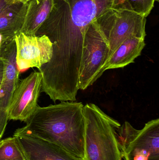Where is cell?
I'll return each mask as SVG.
<instances>
[{
	"label": "cell",
	"instance_id": "cell-14",
	"mask_svg": "<svg viewBox=\"0 0 159 160\" xmlns=\"http://www.w3.org/2000/svg\"><path fill=\"white\" fill-rule=\"evenodd\" d=\"M155 0H113L111 8L134 12L146 18L154 7Z\"/></svg>",
	"mask_w": 159,
	"mask_h": 160
},
{
	"label": "cell",
	"instance_id": "cell-11",
	"mask_svg": "<svg viewBox=\"0 0 159 160\" xmlns=\"http://www.w3.org/2000/svg\"><path fill=\"white\" fill-rule=\"evenodd\" d=\"M146 46L144 38H129L124 41L108 59L105 71L123 68L132 63L141 55Z\"/></svg>",
	"mask_w": 159,
	"mask_h": 160
},
{
	"label": "cell",
	"instance_id": "cell-20",
	"mask_svg": "<svg viewBox=\"0 0 159 160\" xmlns=\"http://www.w3.org/2000/svg\"><path fill=\"white\" fill-rule=\"evenodd\" d=\"M7 44H8V43H7ZM7 44L6 45H4V46H0V55H1V53H2V51L3 49L4 48V47H5Z\"/></svg>",
	"mask_w": 159,
	"mask_h": 160
},
{
	"label": "cell",
	"instance_id": "cell-6",
	"mask_svg": "<svg viewBox=\"0 0 159 160\" xmlns=\"http://www.w3.org/2000/svg\"><path fill=\"white\" fill-rule=\"evenodd\" d=\"M96 21L108 41L110 57L126 39L132 37L145 38L146 36V18L134 12L109 8Z\"/></svg>",
	"mask_w": 159,
	"mask_h": 160
},
{
	"label": "cell",
	"instance_id": "cell-19",
	"mask_svg": "<svg viewBox=\"0 0 159 160\" xmlns=\"http://www.w3.org/2000/svg\"><path fill=\"white\" fill-rule=\"evenodd\" d=\"M8 3L10 4H12L18 3H27L30 0H6Z\"/></svg>",
	"mask_w": 159,
	"mask_h": 160
},
{
	"label": "cell",
	"instance_id": "cell-4",
	"mask_svg": "<svg viewBox=\"0 0 159 160\" xmlns=\"http://www.w3.org/2000/svg\"><path fill=\"white\" fill-rule=\"evenodd\" d=\"M116 134L123 160H159V118L140 130L125 121Z\"/></svg>",
	"mask_w": 159,
	"mask_h": 160
},
{
	"label": "cell",
	"instance_id": "cell-12",
	"mask_svg": "<svg viewBox=\"0 0 159 160\" xmlns=\"http://www.w3.org/2000/svg\"><path fill=\"white\" fill-rule=\"evenodd\" d=\"M53 6V0H30L27 3L23 25L20 32L35 36L47 18Z\"/></svg>",
	"mask_w": 159,
	"mask_h": 160
},
{
	"label": "cell",
	"instance_id": "cell-2",
	"mask_svg": "<svg viewBox=\"0 0 159 160\" xmlns=\"http://www.w3.org/2000/svg\"><path fill=\"white\" fill-rule=\"evenodd\" d=\"M81 102L63 101L37 106L22 127L30 134L58 146L75 158L84 159L85 121Z\"/></svg>",
	"mask_w": 159,
	"mask_h": 160
},
{
	"label": "cell",
	"instance_id": "cell-10",
	"mask_svg": "<svg viewBox=\"0 0 159 160\" xmlns=\"http://www.w3.org/2000/svg\"><path fill=\"white\" fill-rule=\"evenodd\" d=\"M15 39L4 48L0 55L4 63L3 78L0 87V108L6 111H7L13 92L19 82L20 71L16 62Z\"/></svg>",
	"mask_w": 159,
	"mask_h": 160
},
{
	"label": "cell",
	"instance_id": "cell-18",
	"mask_svg": "<svg viewBox=\"0 0 159 160\" xmlns=\"http://www.w3.org/2000/svg\"><path fill=\"white\" fill-rule=\"evenodd\" d=\"M9 4L6 0H0V14Z\"/></svg>",
	"mask_w": 159,
	"mask_h": 160
},
{
	"label": "cell",
	"instance_id": "cell-3",
	"mask_svg": "<svg viewBox=\"0 0 159 160\" xmlns=\"http://www.w3.org/2000/svg\"><path fill=\"white\" fill-rule=\"evenodd\" d=\"M84 160H122L116 131L120 123L94 103L84 105Z\"/></svg>",
	"mask_w": 159,
	"mask_h": 160
},
{
	"label": "cell",
	"instance_id": "cell-15",
	"mask_svg": "<svg viewBox=\"0 0 159 160\" xmlns=\"http://www.w3.org/2000/svg\"><path fill=\"white\" fill-rule=\"evenodd\" d=\"M26 160L23 150L16 136L0 141V160Z\"/></svg>",
	"mask_w": 159,
	"mask_h": 160
},
{
	"label": "cell",
	"instance_id": "cell-7",
	"mask_svg": "<svg viewBox=\"0 0 159 160\" xmlns=\"http://www.w3.org/2000/svg\"><path fill=\"white\" fill-rule=\"evenodd\" d=\"M42 82L41 73L35 71L19 82L7 108L8 120L28 121L38 106Z\"/></svg>",
	"mask_w": 159,
	"mask_h": 160
},
{
	"label": "cell",
	"instance_id": "cell-13",
	"mask_svg": "<svg viewBox=\"0 0 159 160\" xmlns=\"http://www.w3.org/2000/svg\"><path fill=\"white\" fill-rule=\"evenodd\" d=\"M27 3L9 4L0 14V33L16 36L23 25Z\"/></svg>",
	"mask_w": 159,
	"mask_h": 160
},
{
	"label": "cell",
	"instance_id": "cell-5",
	"mask_svg": "<svg viewBox=\"0 0 159 160\" xmlns=\"http://www.w3.org/2000/svg\"><path fill=\"white\" fill-rule=\"evenodd\" d=\"M110 48L96 20L86 31L83 41L77 88L85 90L105 71L110 57Z\"/></svg>",
	"mask_w": 159,
	"mask_h": 160
},
{
	"label": "cell",
	"instance_id": "cell-21",
	"mask_svg": "<svg viewBox=\"0 0 159 160\" xmlns=\"http://www.w3.org/2000/svg\"></svg>",
	"mask_w": 159,
	"mask_h": 160
},
{
	"label": "cell",
	"instance_id": "cell-8",
	"mask_svg": "<svg viewBox=\"0 0 159 160\" xmlns=\"http://www.w3.org/2000/svg\"><path fill=\"white\" fill-rule=\"evenodd\" d=\"M16 62L19 70L38 69L52 58L53 46L45 35L28 36L19 32L15 37Z\"/></svg>",
	"mask_w": 159,
	"mask_h": 160
},
{
	"label": "cell",
	"instance_id": "cell-16",
	"mask_svg": "<svg viewBox=\"0 0 159 160\" xmlns=\"http://www.w3.org/2000/svg\"><path fill=\"white\" fill-rule=\"evenodd\" d=\"M8 120L7 111L0 108V140L4 133Z\"/></svg>",
	"mask_w": 159,
	"mask_h": 160
},
{
	"label": "cell",
	"instance_id": "cell-1",
	"mask_svg": "<svg viewBox=\"0 0 159 160\" xmlns=\"http://www.w3.org/2000/svg\"><path fill=\"white\" fill-rule=\"evenodd\" d=\"M113 0H53V6L35 36L45 35L53 46L50 61L39 72L46 87L61 92L78 90V74L86 31Z\"/></svg>",
	"mask_w": 159,
	"mask_h": 160
},
{
	"label": "cell",
	"instance_id": "cell-9",
	"mask_svg": "<svg viewBox=\"0 0 159 160\" xmlns=\"http://www.w3.org/2000/svg\"><path fill=\"white\" fill-rule=\"evenodd\" d=\"M18 140L26 160H82L58 146L17 129L14 133Z\"/></svg>",
	"mask_w": 159,
	"mask_h": 160
},
{
	"label": "cell",
	"instance_id": "cell-17",
	"mask_svg": "<svg viewBox=\"0 0 159 160\" xmlns=\"http://www.w3.org/2000/svg\"><path fill=\"white\" fill-rule=\"evenodd\" d=\"M4 75V63L2 58L0 57V87L2 82Z\"/></svg>",
	"mask_w": 159,
	"mask_h": 160
}]
</instances>
